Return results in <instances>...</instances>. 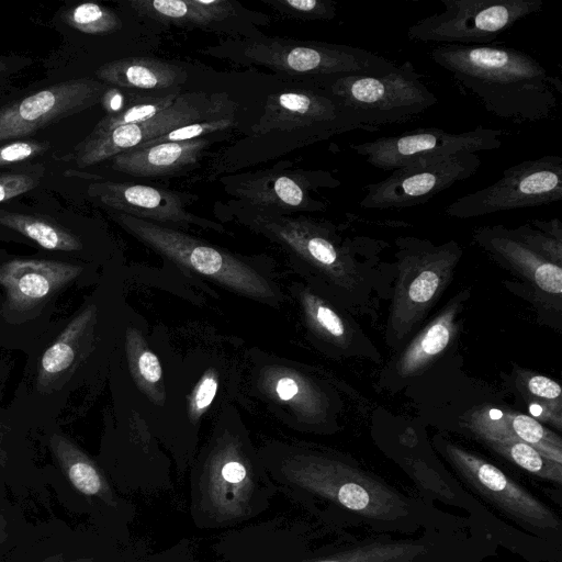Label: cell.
Masks as SVG:
<instances>
[{"mask_svg": "<svg viewBox=\"0 0 562 562\" xmlns=\"http://www.w3.org/2000/svg\"><path fill=\"white\" fill-rule=\"evenodd\" d=\"M469 427L483 440H518L562 464L561 437L530 415L483 407L471 414Z\"/></svg>", "mask_w": 562, "mask_h": 562, "instance_id": "24", "label": "cell"}, {"mask_svg": "<svg viewBox=\"0 0 562 562\" xmlns=\"http://www.w3.org/2000/svg\"><path fill=\"white\" fill-rule=\"evenodd\" d=\"M504 134L503 130L481 125L461 133L428 127L353 144L351 148L374 168L394 171L461 151L496 150Z\"/></svg>", "mask_w": 562, "mask_h": 562, "instance_id": "12", "label": "cell"}, {"mask_svg": "<svg viewBox=\"0 0 562 562\" xmlns=\"http://www.w3.org/2000/svg\"><path fill=\"white\" fill-rule=\"evenodd\" d=\"M207 363L200 366L201 373L191 383V389L180 403V417H186L189 426H199L203 417L213 408L220 392H233L234 367L220 356L207 357Z\"/></svg>", "mask_w": 562, "mask_h": 562, "instance_id": "30", "label": "cell"}, {"mask_svg": "<svg viewBox=\"0 0 562 562\" xmlns=\"http://www.w3.org/2000/svg\"><path fill=\"white\" fill-rule=\"evenodd\" d=\"M280 472L288 483L369 518L394 519L407 514V504L397 492L330 453L290 452L281 461Z\"/></svg>", "mask_w": 562, "mask_h": 562, "instance_id": "5", "label": "cell"}, {"mask_svg": "<svg viewBox=\"0 0 562 562\" xmlns=\"http://www.w3.org/2000/svg\"><path fill=\"white\" fill-rule=\"evenodd\" d=\"M280 13L300 20H333L337 8L333 0H269Z\"/></svg>", "mask_w": 562, "mask_h": 562, "instance_id": "38", "label": "cell"}, {"mask_svg": "<svg viewBox=\"0 0 562 562\" xmlns=\"http://www.w3.org/2000/svg\"><path fill=\"white\" fill-rule=\"evenodd\" d=\"M562 200V157L546 155L506 168L502 177L447 206L457 218L540 206Z\"/></svg>", "mask_w": 562, "mask_h": 562, "instance_id": "10", "label": "cell"}, {"mask_svg": "<svg viewBox=\"0 0 562 562\" xmlns=\"http://www.w3.org/2000/svg\"><path fill=\"white\" fill-rule=\"evenodd\" d=\"M108 85L88 77L59 81L0 108V143L30 136L100 103Z\"/></svg>", "mask_w": 562, "mask_h": 562, "instance_id": "15", "label": "cell"}, {"mask_svg": "<svg viewBox=\"0 0 562 562\" xmlns=\"http://www.w3.org/2000/svg\"><path fill=\"white\" fill-rule=\"evenodd\" d=\"M100 103L106 112V115H112L125 109L124 95L116 88H109L104 91Z\"/></svg>", "mask_w": 562, "mask_h": 562, "instance_id": "43", "label": "cell"}, {"mask_svg": "<svg viewBox=\"0 0 562 562\" xmlns=\"http://www.w3.org/2000/svg\"><path fill=\"white\" fill-rule=\"evenodd\" d=\"M226 95L222 93H180L171 105L148 120L87 136L75 147L72 158L79 167H89L180 126L226 117Z\"/></svg>", "mask_w": 562, "mask_h": 562, "instance_id": "11", "label": "cell"}, {"mask_svg": "<svg viewBox=\"0 0 562 562\" xmlns=\"http://www.w3.org/2000/svg\"><path fill=\"white\" fill-rule=\"evenodd\" d=\"M95 322L97 307H85L45 350L37 374V384L41 389L52 386L75 371L91 348Z\"/></svg>", "mask_w": 562, "mask_h": 562, "instance_id": "25", "label": "cell"}, {"mask_svg": "<svg viewBox=\"0 0 562 562\" xmlns=\"http://www.w3.org/2000/svg\"><path fill=\"white\" fill-rule=\"evenodd\" d=\"M429 56L498 117L537 122L549 117L558 105L555 79L522 50L447 44L434 47Z\"/></svg>", "mask_w": 562, "mask_h": 562, "instance_id": "1", "label": "cell"}, {"mask_svg": "<svg viewBox=\"0 0 562 562\" xmlns=\"http://www.w3.org/2000/svg\"><path fill=\"white\" fill-rule=\"evenodd\" d=\"M130 5L140 15L178 26L207 25L234 12L227 0H133Z\"/></svg>", "mask_w": 562, "mask_h": 562, "instance_id": "29", "label": "cell"}, {"mask_svg": "<svg viewBox=\"0 0 562 562\" xmlns=\"http://www.w3.org/2000/svg\"><path fill=\"white\" fill-rule=\"evenodd\" d=\"M7 520L2 515H0V546L7 540Z\"/></svg>", "mask_w": 562, "mask_h": 562, "instance_id": "44", "label": "cell"}, {"mask_svg": "<svg viewBox=\"0 0 562 562\" xmlns=\"http://www.w3.org/2000/svg\"><path fill=\"white\" fill-rule=\"evenodd\" d=\"M443 11L420 19L407 37L423 43L490 45L516 22L542 10V0H441Z\"/></svg>", "mask_w": 562, "mask_h": 562, "instance_id": "8", "label": "cell"}, {"mask_svg": "<svg viewBox=\"0 0 562 562\" xmlns=\"http://www.w3.org/2000/svg\"><path fill=\"white\" fill-rule=\"evenodd\" d=\"M33 63L29 57L24 56H3L0 55V85L9 80V78L26 68Z\"/></svg>", "mask_w": 562, "mask_h": 562, "instance_id": "42", "label": "cell"}, {"mask_svg": "<svg viewBox=\"0 0 562 562\" xmlns=\"http://www.w3.org/2000/svg\"><path fill=\"white\" fill-rule=\"evenodd\" d=\"M179 94L178 91H175L164 95L140 99L116 114L102 117L88 136H98L123 125L148 120L171 105Z\"/></svg>", "mask_w": 562, "mask_h": 562, "instance_id": "37", "label": "cell"}, {"mask_svg": "<svg viewBox=\"0 0 562 562\" xmlns=\"http://www.w3.org/2000/svg\"><path fill=\"white\" fill-rule=\"evenodd\" d=\"M308 131L315 139L358 130V126L326 90L306 88L268 97L256 133Z\"/></svg>", "mask_w": 562, "mask_h": 562, "instance_id": "17", "label": "cell"}, {"mask_svg": "<svg viewBox=\"0 0 562 562\" xmlns=\"http://www.w3.org/2000/svg\"><path fill=\"white\" fill-rule=\"evenodd\" d=\"M326 89L346 110L358 130L408 121L438 102L412 61L384 76L344 75L324 80Z\"/></svg>", "mask_w": 562, "mask_h": 562, "instance_id": "7", "label": "cell"}, {"mask_svg": "<svg viewBox=\"0 0 562 562\" xmlns=\"http://www.w3.org/2000/svg\"><path fill=\"white\" fill-rule=\"evenodd\" d=\"M340 181L326 171L301 173L267 172L238 183L234 195L255 207L269 211H322L325 203L312 198V190L336 188Z\"/></svg>", "mask_w": 562, "mask_h": 562, "instance_id": "19", "label": "cell"}, {"mask_svg": "<svg viewBox=\"0 0 562 562\" xmlns=\"http://www.w3.org/2000/svg\"><path fill=\"white\" fill-rule=\"evenodd\" d=\"M70 562H92V559H78V560H74V561H70Z\"/></svg>", "mask_w": 562, "mask_h": 562, "instance_id": "46", "label": "cell"}, {"mask_svg": "<svg viewBox=\"0 0 562 562\" xmlns=\"http://www.w3.org/2000/svg\"><path fill=\"white\" fill-rule=\"evenodd\" d=\"M234 124L231 117H222L211 121L195 122L175 128L165 135L147 140L135 148H145L155 144L171 143V142H186L195 138H201L205 134L222 132Z\"/></svg>", "mask_w": 562, "mask_h": 562, "instance_id": "39", "label": "cell"}, {"mask_svg": "<svg viewBox=\"0 0 562 562\" xmlns=\"http://www.w3.org/2000/svg\"><path fill=\"white\" fill-rule=\"evenodd\" d=\"M484 441L495 452L521 469L558 484L562 483V464L547 458L532 446L514 439Z\"/></svg>", "mask_w": 562, "mask_h": 562, "instance_id": "33", "label": "cell"}, {"mask_svg": "<svg viewBox=\"0 0 562 562\" xmlns=\"http://www.w3.org/2000/svg\"><path fill=\"white\" fill-rule=\"evenodd\" d=\"M254 207L243 217L254 231L281 245L307 284L339 307L351 308L367 294L366 261L380 241L369 237H345L328 221L291 217Z\"/></svg>", "mask_w": 562, "mask_h": 562, "instance_id": "2", "label": "cell"}, {"mask_svg": "<svg viewBox=\"0 0 562 562\" xmlns=\"http://www.w3.org/2000/svg\"><path fill=\"white\" fill-rule=\"evenodd\" d=\"M445 452L462 477L509 516L536 528L559 529V517L494 464L453 443Z\"/></svg>", "mask_w": 562, "mask_h": 562, "instance_id": "16", "label": "cell"}, {"mask_svg": "<svg viewBox=\"0 0 562 562\" xmlns=\"http://www.w3.org/2000/svg\"><path fill=\"white\" fill-rule=\"evenodd\" d=\"M0 224L48 250L76 251L82 248L76 235L43 216L0 210Z\"/></svg>", "mask_w": 562, "mask_h": 562, "instance_id": "31", "label": "cell"}, {"mask_svg": "<svg viewBox=\"0 0 562 562\" xmlns=\"http://www.w3.org/2000/svg\"><path fill=\"white\" fill-rule=\"evenodd\" d=\"M88 195L119 213L159 225H194L225 233L224 226L187 210L188 196L179 192L132 182L101 181L88 187Z\"/></svg>", "mask_w": 562, "mask_h": 562, "instance_id": "18", "label": "cell"}, {"mask_svg": "<svg viewBox=\"0 0 562 562\" xmlns=\"http://www.w3.org/2000/svg\"><path fill=\"white\" fill-rule=\"evenodd\" d=\"M112 218L127 233L181 268L227 290L271 306L285 297L268 269L175 227L114 212Z\"/></svg>", "mask_w": 562, "mask_h": 562, "instance_id": "3", "label": "cell"}, {"mask_svg": "<svg viewBox=\"0 0 562 562\" xmlns=\"http://www.w3.org/2000/svg\"><path fill=\"white\" fill-rule=\"evenodd\" d=\"M63 559H64V555L58 553V554L49 555L41 562H63Z\"/></svg>", "mask_w": 562, "mask_h": 562, "instance_id": "45", "label": "cell"}, {"mask_svg": "<svg viewBox=\"0 0 562 562\" xmlns=\"http://www.w3.org/2000/svg\"><path fill=\"white\" fill-rule=\"evenodd\" d=\"M38 184V179L29 173L0 175V203L22 195Z\"/></svg>", "mask_w": 562, "mask_h": 562, "instance_id": "41", "label": "cell"}, {"mask_svg": "<svg viewBox=\"0 0 562 562\" xmlns=\"http://www.w3.org/2000/svg\"><path fill=\"white\" fill-rule=\"evenodd\" d=\"M209 145L205 138L132 148L112 158V169L135 177L171 175L198 162Z\"/></svg>", "mask_w": 562, "mask_h": 562, "instance_id": "26", "label": "cell"}, {"mask_svg": "<svg viewBox=\"0 0 562 562\" xmlns=\"http://www.w3.org/2000/svg\"><path fill=\"white\" fill-rule=\"evenodd\" d=\"M516 386L532 414L558 429L562 426V390L560 384L539 373L518 369Z\"/></svg>", "mask_w": 562, "mask_h": 562, "instance_id": "32", "label": "cell"}, {"mask_svg": "<svg viewBox=\"0 0 562 562\" xmlns=\"http://www.w3.org/2000/svg\"><path fill=\"white\" fill-rule=\"evenodd\" d=\"M48 446L67 480L79 493L115 506L113 491L99 465L65 436L54 434Z\"/></svg>", "mask_w": 562, "mask_h": 562, "instance_id": "28", "label": "cell"}, {"mask_svg": "<svg viewBox=\"0 0 562 562\" xmlns=\"http://www.w3.org/2000/svg\"><path fill=\"white\" fill-rule=\"evenodd\" d=\"M245 54L273 70L322 80L344 75L384 76L397 66L363 48L321 42L268 38L248 44Z\"/></svg>", "mask_w": 562, "mask_h": 562, "instance_id": "9", "label": "cell"}, {"mask_svg": "<svg viewBox=\"0 0 562 562\" xmlns=\"http://www.w3.org/2000/svg\"><path fill=\"white\" fill-rule=\"evenodd\" d=\"M48 142L13 139L0 145V168L32 159L49 149Z\"/></svg>", "mask_w": 562, "mask_h": 562, "instance_id": "40", "label": "cell"}, {"mask_svg": "<svg viewBox=\"0 0 562 562\" xmlns=\"http://www.w3.org/2000/svg\"><path fill=\"white\" fill-rule=\"evenodd\" d=\"M469 290H463L401 350L387 368L392 383L405 381L426 370L450 346L459 331V315Z\"/></svg>", "mask_w": 562, "mask_h": 562, "instance_id": "23", "label": "cell"}, {"mask_svg": "<svg viewBox=\"0 0 562 562\" xmlns=\"http://www.w3.org/2000/svg\"><path fill=\"white\" fill-rule=\"evenodd\" d=\"M396 280L385 341L398 347L409 337L450 283L462 257L454 240L435 245L428 239H396Z\"/></svg>", "mask_w": 562, "mask_h": 562, "instance_id": "4", "label": "cell"}, {"mask_svg": "<svg viewBox=\"0 0 562 562\" xmlns=\"http://www.w3.org/2000/svg\"><path fill=\"white\" fill-rule=\"evenodd\" d=\"M250 381L259 397L293 427L316 429L328 426L334 418L328 390L294 364L256 362Z\"/></svg>", "mask_w": 562, "mask_h": 562, "instance_id": "13", "label": "cell"}, {"mask_svg": "<svg viewBox=\"0 0 562 562\" xmlns=\"http://www.w3.org/2000/svg\"><path fill=\"white\" fill-rule=\"evenodd\" d=\"M474 241L494 260L521 278L537 294L562 295V267H559L514 238L503 225L483 226L473 234Z\"/></svg>", "mask_w": 562, "mask_h": 562, "instance_id": "22", "label": "cell"}, {"mask_svg": "<svg viewBox=\"0 0 562 562\" xmlns=\"http://www.w3.org/2000/svg\"><path fill=\"white\" fill-rule=\"evenodd\" d=\"M481 166L474 153L461 151L392 171L384 180L364 187L363 209H404L424 204L458 181L472 177Z\"/></svg>", "mask_w": 562, "mask_h": 562, "instance_id": "14", "label": "cell"}, {"mask_svg": "<svg viewBox=\"0 0 562 562\" xmlns=\"http://www.w3.org/2000/svg\"><path fill=\"white\" fill-rule=\"evenodd\" d=\"M125 346L128 367L136 383L149 395L158 394L156 386L162 383V368L157 355L135 329L127 331Z\"/></svg>", "mask_w": 562, "mask_h": 562, "instance_id": "35", "label": "cell"}, {"mask_svg": "<svg viewBox=\"0 0 562 562\" xmlns=\"http://www.w3.org/2000/svg\"><path fill=\"white\" fill-rule=\"evenodd\" d=\"M290 290L299 304L305 328L322 347L339 356L363 353L373 358L369 350H374L373 346L347 314L338 310V305L308 284L294 282Z\"/></svg>", "mask_w": 562, "mask_h": 562, "instance_id": "21", "label": "cell"}, {"mask_svg": "<svg viewBox=\"0 0 562 562\" xmlns=\"http://www.w3.org/2000/svg\"><path fill=\"white\" fill-rule=\"evenodd\" d=\"M2 467H3V456H2V452L0 450V474H1Z\"/></svg>", "mask_w": 562, "mask_h": 562, "instance_id": "47", "label": "cell"}, {"mask_svg": "<svg viewBox=\"0 0 562 562\" xmlns=\"http://www.w3.org/2000/svg\"><path fill=\"white\" fill-rule=\"evenodd\" d=\"M508 231L514 238L531 250L562 267V223L560 220H532L530 223L508 228Z\"/></svg>", "mask_w": 562, "mask_h": 562, "instance_id": "34", "label": "cell"}, {"mask_svg": "<svg viewBox=\"0 0 562 562\" xmlns=\"http://www.w3.org/2000/svg\"><path fill=\"white\" fill-rule=\"evenodd\" d=\"M61 20L69 27L85 34H108L122 27V21L111 9L94 2H85L67 9Z\"/></svg>", "mask_w": 562, "mask_h": 562, "instance_id": "36", "label": "cell"}, {"mask_svg": "<svg viewBox=\"0 0 562 562\" xmlns=\"http://www.w3.org/2000/svg\"><path fill=\"white\" fill-rule=\"evenodd\" d=\"M82 267L40 259H14L0 266V285L5 291V307L25 313L43 305L61 288L72 282Z\"/></svg>", "mask_w": 562, "mask_h": 562, "instance_id": "20", "label": "cell"}, {"mask_svg": "<svg viewBox=\"0 0 562 562\" xmlns=\"http://www.w3.org/2000/svg\"><path fill=\"white\" fill-rule=\"evenodd\" d=\"M227 407L220 416L198 479L199 507L218 522L249 515L259 483V469L243 425L233 423Z\"/></svg>", "mask_w": 562, "mask_h": 562, "instance_id": "6", "label": "cell"}, {"mask_svg": "<svg viewBox=\"0 0 562 562\" xmlns=\"http://www.w3.org/2000/svg\"><path fill=\"white\" fill-rule=\"evenodd\" d=\"M105 85L132 89H168L186 80L183 69L175 64L151 57H128L101 65L95 70Z\"/></svg>", "mask_w": 562, "mask_h": 562, "instance_id": "27", "label": "cell"}]
</instances>
